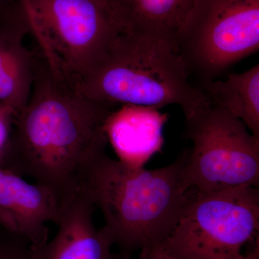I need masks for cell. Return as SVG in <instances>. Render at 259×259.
Here are the masks:
<instances>
[{
	"label": "cell",
	"instance_id": "obj_16",
	"mask_svg": "<svg viewBox=\"0 0 259 259\" xmlns=\"http://www.w3.org/2000/svg\"><path fill=\"white\" fill-rule=\"evenodd\" d=\"M141 259H179L166 249L164 245L158 244L141 250Z\"/></svg>",
	"mask_w": 259,
	"mask_h": 259
},
{
	"label": "cell",
	"instance_id": "obj_13",
	"mask_svg": "<svg viewBox=\"0 0 259 259\" xmlns=\"http://www.w3.org/2000/svg\"><path fill=\"white\" fill-rule=\"evenodd\" d=\"M204 91L214 105L242 121L259 138V65L224 80L204 83Z\"/></svg>",
	"mask_w": 259,
	"mask_h": 259
},
{
	"label": "cell",
	"instance_id": "obj_2",
	"mask_svg": "<svg viewBox=\"0 0 259 259\" xmlns=\"http://www.w3.org/2000/svg\"><path fill=\"white\" fill-rule=\"evenodd\" d=\"M188 150L168 166L155 170L133 168L102 153L92 164L83 190L101 211L102 227L119 259L162 244L187 202L190 187L186 175Z\"/></svg>",
	"mask_w": 259,
	"mask_h": 259
},
{
	"label": "cell",
	"instance_id": "obj_3",
	"mask_svg": "<svg viewBox=\"0 0 259 259\" xmlns=\"http://www.w3.org/2000/svg\"><path fill=\"white\" fill-rule=\"evenodd\" d=\"M190 74L175 42L122 31L75 88L117 106L177 105L187 119L211 104L203 89L191 82Z\"/></svg>",
	"mask_w": 259,
	"mask_h": 259
},
{
	"label": "cell",
	"instance_id": "obj_14",
	"mask_svg": "<svg viewBox=\"0 0 259 259\" xmlns=\"http://www.w3.org/2000/svg\"><path fill=\"white\" fill-rule=\"evenodd\" d=\"M0 259L36 258L28 241L0 226Z\"/></svg>",
	"mask_w": 259,
	"mask_h": 259
},
{
	"label": "cell",
	"instance_id": "obj_8",
	"mask_svg": "<svg viewBox=\"0 0 259 259\" xmlns=\"http://www.w3.org/2000/svg\"><path fill=\"white\" fill-rule=\"evenodd\" d=\"M64 207L49 187L0 167V226L23 237L32 248L47 243V223L57 225Z\"/></svg>",
	"mask_w": 259,
	"mask_h": 259
},
{
	"label": "cell",
	"instance_id": "obj_1",
	"mask_svg": "<svg viewBox=\"0 0 259 259\" xmlns=\"http://www.w3.org/2000/svg\"><path fill=\"white\" fill-rule=\"evenodd\" d=\"M35 51L31 95L15 119L0 167L49 187L66 204L83 190L90 167L106 152L104 126L117 105L85 96Z\"/></svg>",
	"mask_w": 259,
	"mask_h": 259
},
{
	"label": "cell",
	"instance_id": "obj_17",
	"mask_svg": "<svg viewBox=\"0 0 259 259\" xmlns=\"http://www.w3.org/2000/svg\"><path fill=\"white\" fill-rule=\"evenodd\" d=\"M20 2L21 0H0V23L13 13Z\"/></svg>",
	"mask_w": 259,
	"mask_h": 259
},
{
	"label": "cell",
	"instance_id": "obj_11",
	"mask_svg": "<svg viewBox=\"0 0 259 259\" xmlns=\"http://www.w3.org/2000/svg\"><path fill=\"white\" fill-rule=\"evenodd\" d=\"M167 120L168 115L158 109L123 105L110 114L104 131L119 161L133 168H144L163 146Z\"/></svg>",
	"mask_w": 259,
	"mask_h": 259
},
{
	"label": "cell",
	"instance_id": "obj_5",
	"mask_svg": "<svg viewBox=\"0 0 259 259\" xmlns=\"http://www.w3.org/2000/svg\"><path fill=\"white\" fill-rule=\"evenodd\" d=\"M259 190L251 186L213 192L190 190L163 243L179 259H259L258 243L243 248L258 231Z\"/></svg>",
	"mask_w": 259,
	"mask_h": 259
},
{
	"label": "cell",
	"instance_id": "obj_12",
	"mask_svg": "<svg viewBox=\"0 0 259 259\" xmlns=\"http://www.w3.org/2000/svg\"><path fill=\"white\" fill-rule=\"evenodd\" d=\"M195 1L113 0V3L123 31L148 34L175 42L177 32Z\"/></svg>",
	"mask_w": 259,
	"mask_h": 259
},
{
	"label": "cell",
	"instance_id": "obj_10",
	"mask_svg": "<svg viewBox=\"0 0 259 259\" xmlns=\"http://www.w3.org/2000/svg\"><path fill=\"white\" fill-rule=\"evenodd\" d=\"M95 207L84 190L64 205L55 237L33 248L36 259H118L103 228L93 220Z\"/></svg>",
	"mask_w": 259,
	"mask_h": 259
},
{
	"label": "cell",
	"instance_id": "obj_4",
	"mask_svg": "<svg viewBox=\"0 0 259 259\" xmlns=\"http://www.w3.org/2000/svg\"><path fill=\"white\" fill-rule=\"evenodd\" d=\"M31 33L49 67L71 84L123 31L112 0H24Z\"/></svg>",
	"mask_w": 259,
	"mask_h": 259
},
{
	"label": "cell",
	"instance_id": "obj_15",
	"mask_svg": "<svg viewBox=\"0 0 259 259\" xmlns=\"http://www.w3.org/2000/svg\"><path fill=\"white\" fill-rule=\"evenodd\" d=\"M15 120V115L0 107V154L4 148Z\"/></svg>",
	"mask_w": 259,
	"mask_h": 259
},
{
	"label": "cell",
	"instance_id": "obj_6",
	"mask_svg": "<svg viewBox=\"0 0 259 259\" xmlns=\"http://www.w3.org/2000/svg\"><path fill=\"white\" fill-rule=\"evenodd\" d=\"M175 42L203 83L259 49V0H196Z\"/></svg>",
	"mask_w": 259,
	"mask_h": 259
},
{
	"label": "cell",
	"instance_id": "obj_9",
	"mask_svg": "<svg viewBox=\"0 0 259 259\" xmlns=\"http://www.w3.org/2000/svg\"><path fill=\"white\" fill-rule=\"evenodd\" d=\"M31 33L23 2L0 23V107L15 115L25 108L31 95L36 69V51L25 44Z\"/></svg>",
	"mask_w": 259,
	"mask_h": 259
},
{
	"label": "cell",
	"instance_id": "obj_18",
	"mask_svg": "<svg viewBox=\"0 0 259 259\" xmlns=\"http://www.w3.org/2000/svg\"><path fill=\"white\" fill-rule=\"evenodd\" d=\"M112 1H113V0H112Z\"/></svg>",
	"mask_w": 259,
	"mask_h": 259
},
{
	"label": "cell",
	"instance_id": "obj_7",
	"mask_svg": "<svg viewBox=\"0 0 259 259\" xmlns=\"http://www.w3.org/2000/svg\"><path fill=\"white\" fill-rule=\"evenodd\" d=\"M186 121L192 143L186 165L191 190L258 187L259 138L242 121L212 102Z\"/></svg>",
	"mask_w": 259,
	"mask_h": 259
}]
</instances>
